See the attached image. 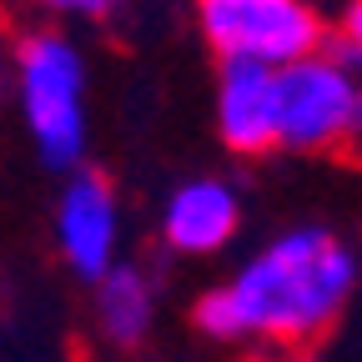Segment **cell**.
<instances>
[{"label": "cell", "mask_w": 362, "mask_h": 362, "mask_svg": "<svg viewBox=\"0 0 362 362\" xmlns=\"http://www.w3.org/2000/svg\"><path fill=\"white\" fill-rule=\"evenodd\" d=\"M342 141L362 146V86L352 90V106H347V131H342Z\"/></svg>", "instance_id": "obj_12"}, {"label": "cell", "mask_w": 362, "mask_h": 362, "mask_svg": "<svg viewBox=\"0 0 362 362\" xmlns=\"http://www.w3.org/2000/svg\"><path fill=\"white\" fill-rule=\"evenodd\" d=\"M21 71V106L25 126L35 136V151L51 171H71L86 151V61L81 51L56 35V30H35L21 40L16 51Z\"/></svg>", "instance_id": "obj_2"}, {"label": "cell", "mask_w": 362, "mask_h": 362, "mask_svg": "<svg viewBox=\"0 0 362 362\" xmlns=\"http://www.w3.org/2000/svg\"><path fill=\"white\" fill-rule=\"evenodd\" d=\"M352 81L327 66L322 56H307L277 71V141L292 151H327L347 131Z\"/></svg>", "instance_id": "obj_4"}, {"label": "cell", "mask_w": 362, "mask_h": 362, "mask_svg": "<svg viewBox=\"0 0 362 362\" xmlns=\"http://www.w3.org/2000/svg\"><path fill=\"white\" fill-rule=\"evenodd\" d=\"M317 56H322L327 66H337L352 86L362 81V45H357V40H347V35H337V30H322V45H317Z\"/></svg>", "instance_id": "obj_10"}, {"label": "cell", "mask_w": 362, "mask_h": 362, "mask_svg": "<svg viewBox=\"0 0 362 362\" xmlns=\"http://www.w3.org/2000/svg\"><path fill=\"white\" fill-rule=\"evenodd\" d=\"M56 242H61V257L71 262V272L86 282H101L116 267L121 206L101 171H76L66 181L61 206H56Z\"/></svg>", "instance_id": "obj_5"}, {"label": "cell", "mask_w": 362, "mask_h": 362, "mask_svg": "<svg viewBox=\"0 0 362 362\" xmlns=\"http://www.w3.org/2000/svg\"><path fill=\"white\" fill-rule=\"evenodd\" d=\"M197 327L206 332V337H216V342H237V337H247V322H242V307H237V297H232V287H211L206 297H197Z\"/></svg>", "instance_id": "obj_9"}, {"label": "cell", "mask_w": 362, "mask_h": 362, "mask_svg": "<svg viewBox=\"0 0 362 362\" xmlns=\"http://www.w3.org/2000/svg\"><path fill=\"white\" fill-rule=\"evenodd\" d=\"M237 221H242L237 192L221 176H197V181H181L171 192V202L161 211V232L176 252L206 257L237 237Z\"/></svg>", "instance_id": "obj_7"}, {"label": "cell", "mask_w": 362, "mask_h": 362, "mask_svg": "<svg viewBox=\"0 0 362 362\" xmlns=\"http://www.w3.org/2000/svg\"><path fill=\"white\" fill-rule=\"evenodd\" d=\"M216 131L232 151H247V156L277 146V71L257 61H221Z\"/></svg>", "instance_id": "obj_6"}, {"label": "cell", "mask_w": 362, "mask_h": 362, "mask_svg": "<svg viewBox=\"0 0 362 362\" xmlns=\"http://www.w3.org/2000/svg\"><path fill=\"white\" fill-rule=\"evenodd\" d=\"M197 16L221 61H257L267 71L317 56L327 30L322 16L302 0H206Z\"/></svg>", "instance_id": "obj_3"}, {"label": "cell", "mask_w": 362, "mask_h": 362, "mask_svg": "<svg viewBox=\"0 0 362 362\" xmlns=\"http://www.w3.org/2000/svg\"><path fill=\"white\" fill-rule=\"evenodd\" d=\"M337 35H347V40L362 45V0H352V6L337 16Z\"/></svg>", "instance_id": "obj_11"}, {"label": "cell", "mask_w": 362, "mask_h": 362, "mask_svg": "<svg viewBox=\"0 0 362 362\" xmlns=\"http://www.w3.org/2000/svg\"><path fill=\"white\" fill-rule=\"evenodd\" d=\"M151 312H156V302H151V282L141 267L116 262L96 282V322L111 342H121V347L141 342L151 332Z\"/></svg>", "instance_id": "obj_8"}, {"label": "cell", "mask_w": 362, "mask_h": 362, "mask_svg": "<svg viewBox=\"0 0 362 362\" xmlns=\"http://www.w3.org/2000/svg\"><path fill=\"white\" fill-rule=\"evenodd\" d=\"M357 287V257L327 226H292L267 242L232 282L242 322L272 342H312Z\"/></svg>", "instance_id": "obj_1"}]
</instances>
